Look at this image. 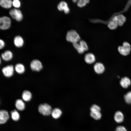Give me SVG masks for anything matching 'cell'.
<instances>
[{
	"label": "cell",
	"mask_w": 131,
	"mask_h": 131,
	"mask_svg": "<svg viewBox=\"0 0 131 131\" xmlns=\"http://www.w3.org/2000/svg\"><path fill=\"white\" fill-rule=\"evenodd\" d=\"M12 4L14 7L18 8L20 6L21 3L18 0H14L12 1Z\"/></svg>",
	"instance_id": "cell-29"
},
{
	"label": "cell",
	"mask_w": 131,
	"mask_h": 131,
	"mask_svg": "<svg viewBox=\"0 0 131 131\" xmlns=\"http://www.w3.org/2000/svg\"><path fill=\"white\" fill-rule=\"evenodd\" d=\"M114 118L115 121L118 123L122 122L123 120L124 116L123 113L120 111H117L115 113Z\"/></svg>",
	"instance_id": "cell-17"
},
{
	"label": "cell",
	"mask_w": 131,
	"mask_h": 131,
	"mask_svg": "<svg viewBox=\"0 0 131 131\" xmlns=\"http://www.w3.org/2000/svg\"><path fill=\"white\" fill-rule=\"evenodd\" d=\"M89 2V0H78L77 4L78 7L82 8L85 6Z\"/></svg>",
	"instance_id": "cell-26"
},
{
	"label": "cell",
	"mask_w": 131,
	"mask_h": 131,
	"mask_svg": "<svg viewBox=\"0 0 131 131\" xmlns=\"http://www.w3.org/2000/svg\"><path fill=\"white\" fill-rule=\"evenodd\" d=\"M32 97L31 92L28 90H25L23 92L22 94L23 99L26 101H28L30 100Z\"/></svg>",
	"instance_id": "cell-19"
},
{
	"label": "cell",
	"mask_w": 131,
	"mask_h": 131,
	"mask_svg": "<svg viewBox=\"0 0 131 131\" xmlns=\"http://www.w3.org/2000/svg\"><path fill=\"white\" fill-rule=\"evenodd\" d=\"M120 83L122 87L126 88L130 85L131 81L128 78L125 77L122 78L120 81Z\"/></svg>",
	"instance_id": "cell-16"
},
{
	"label": "cell",
	"mask_w": 131,
	"mask_h": 131,
	"mask_svg": "<svg viewBox=\"0 0 131 131\" xmlns=\"http://www.w3.org/2000/svg\"><path fill=\"white\" fill-rule=\"evenodd\" d=\"M118 25L117 16H114L108 23V26L110 29L113 30L116 29Z\"/></svg>",
	"instance_id": "cell-13"
},
{
	"label": "cell",
	"mask_w": 131,
	"mask_h": 131,
	"mask_svg": "<svg viewBox=\"0 0 131 131\" xmlns=\"http://www.w3.org/2000/svg\"><path fill=\"white\" fill-rule=\"evenodd\" d=\"M62 114V112L60 109L55 108L52 110L51 114L54 118L57 119L60 117Z\"/></svg>",
	"instance_id": "cell-20"
},
{
	"label": "cell",
	"mask_w": 131,
	"mask_h": 131,
	"mask_svg": "<svg viewBox=\"0 0 131 131\" xmlns=\"http://www.w3.org/2000/svg\"><path fill=\"white\" fill-rule=\"evenodd\" d=\"M124 98L126 103L131 104V91L127 92L124 95Z\"/></svg>",
	"instance_id": "cell-28"
},
{
	"label": "cell",
	"mask_w": 131,
	"mask_h": 131,
	"mask_svg": "<svg viewBox=\"0 0 131 131\" xmlns=\"http://www.w3.org/2000/svg\"><path fill=\"white\" fill-rule=\"evenodd\" d=\"M131 50L130 44L127 42H125L123 43L122 46H119L118 50L119 53L123 56H126L130 53Z\"/></svg>",
	"instance_id": "cell-4"
},
{
	"label": "cell",
	"mask_w": 131,
	"mask_h": 131,
	"mask_svg": "<svg viewBox=\"0 0 131 131\" xmlns=\"http://www.w3.org/2000/svg\"><path fill=\"white\" fill-rule=\"evenodd\" d=\"M79 43L85 51L88 50L89 49L87 43L85 41L82 40H81Z\"/></svg>",
	"instance_id": "cell-27"
},
{
	"label": "cell",
	"mask_w": 131,
	"mask_h": 131,
	"mask_svg": "<svg viewBox=\"0 0 131 131\" xmlns=\"http://www.w3.org/2000/svg\"><path fill=\"white\" fill-rule=\"evenodd\" d=\"M73 45L74 48L79 54H82L85 51L82 48L79 42L73 43Z\"/></svg>",
	"instance_id": "cell-23"
},
{
	"label": "cell",
	"mask_w": 131,
	"mask_h": 131,
	"mask_svg": "<svg viewBox=\"0 0 131 131\" xmlns=\"http://www.w3.org/2000/svg\"><path fill=\"white\" fill-rule=\"evenodd\" d=\"M11 117L12 119L15 121H17L19 120L20 116L19 114L16 110H14L11 112Z\"/></svg>",
	"instance_id": "cell-24"
},
{
	"label": "cell",
	"mask_w": 131,
	"mask_h": 131,
	"mask_svg": "<svg viewBox=\"0 0 131 131\" xmlns=\"http://www.w3.org/2000/svg\"><path fill=\"white\" fill-rule=\"evenodd\" d=\"M30 66L32 70L35 71H39L42 68L41 62L39 60L35 59L32 60L30 64Z\"/></svg>",
	"instance_id": "cell-8"
},
{
	"label": "cell",
	"mask_w": 131,
	"mask_h": 131,
	"mask_svg": "<svg viewBox=\"0 0 131 131\" xmlns=\"http://www.w3.org/2000/svg\"><path fill=\"white\" fill-rule=\"evenodd\" d=\"M57 8L59 11H63L66 14H68L70 12V9L68 4L64 1L60 2L57 5Z\"/></svg>",
	"instance_id": "cell-7"
},
{
	"label": "cell",
	"mask_w": 131,
	"mask_h": 131,
	"mask_svg": "<svg viewBox=\"0 0 131 131\" xmlns=\"http://www.w3.org/2000/svg\"><path fill=\"white\" fill-rule=\"evenodd\" d=\"M5 46V42L3 40L1 39L0 40V48L2 49Z\"/></svg>",
	"instance_id": "cell-31"
},
{
	"label": "cell",
	"mask_w": 131,
	"mask_h": 131,
	"mask_svg": "<svg viewBox=\"0 0 131 131\" xmlns=\"http://www.w3.org/2000/svg\"><path fill=\"white\" fill-rule=\"evenodd\" d=\"M93 69L95 72L98 74L102 73L105 70L103 64L100 62L96 63L94 65Z\"/></svg>",
	"instance_id": "cell-12"
},
{
	"label": "cell",
	"mask_w": 131,
	"mask_h": 131,
	"mask_svg": "<svg viewBox=\"0 0 131 131\" xmlns=\"http://www.w3.org/2000/svg\"><path fill=\"white\" fill-rule=\"evenodd\" d=\"M12 1L11 0H0V4L2 7L5 8H9L12 5Z\"/></svg>",
	"instance_id": "cell-21"
},
{
	"label": "cell",
	"mask_w": 131,
	"mask_h": 131,
	"mask_svg": "<svg viewBox=\"0 0 131 131\" xmlns=\"http://www.w3.org/2000/svg\"><path fill=\"white\" fill-rule=\"evenodd\" d=\"M84 60L87 63L92 64L95 61V57L93 54L91 53H88L85 55Z\"/></svg>",
	"instance_id": "cell-10"
},
{
	"label": "cell",
	"mask_w": 131,
	"mask_h": 131,
	"mask_svg": "<svg viewBox=\"0 0 131 131\" xmlns=\"http://www.w3.org/2000/svg\"><path fill=\"white\" fill-rule=\"evenodd\" d=\"M115 131H127L125 128L122 126H119L117 127Z\"/></svg>",
	"instance_id": "cell-30"
},
{
	"label": "cell",
	"mask_w": 131,
	"mask_h": 131,
	"mask_svg": "<svg viewBox=\"0 0 131 131\" xmlns=\"http://www.w3.org/2000/svg\"><path fill=\"white\" fill-rule=\"evenodd\" d=\"M78 0H72L73 2L74 3H76L77 2Z\"/></svg>",
	"instance_id": "cell-32"
},
{
	"label": "cell",
	"mask_w": 131,
	"mask_h": 131,
	"mask_svg": "<svg viewBox=\"0 0 131 131\" xmlns=\"http://www.w3.org/2000/svg\"><path fill=\"white\" fill-rule=\"evenodd\" d=\"M15 69L16 72L18 74H21L23 73L25 71V67L22 64L18 63L15 66Z\"/></svg>",
	"instance_id": "cell-22"
},
{
	"label": "cell",
	"mask_w": 131,
	"mask_h": 131,
	"mask_svg": "<svg viewBox=\"0 0 131 131\" xmlns=\"http://www.w3.org/2000/svg\"><path fill=\"white\" fill-rule=\"evenodd\" d=\"M9 116L7 111L4 110L0 111V123L2 124L5 123L8 119Z\"/></svg>",
	"instance_id": "cell-11"
},
{
	"label": "cell",
	"mask_w": 131,
	"mask_h": 131,
	"mask_svg": "<svg viewBox=\"0 0 131 131\" xmlns=\"http://www.w3.org/2000/svg\"><path fill=\"white\" fill-rule=\"evenodd\" d=\"M11 24V19L8 17L4 16L0 17V28L1 29L4 30L8 29Z\"/></svg>",
	"instance_id": "cell-5"
},
{
	"label": "cell",
	"mask_w": 131,
	"mask_h": 131,
	"mask_svg": "<svg viewBox=\"0 0 131 131\" xmlns=\"http://www.w3.org/2000/svg\"><path fill=\"white\" fill-rule=\"evenodd\" d=\"M117 16L118 25L121 26L123 25L126 20L125 17L122 14H119Z\"/></svg>",
	"instance_id": "cell-25"
},
{
	"label": "cell",
	"mask_w": 131,
	"mask_h": 131,
	"mask_svg": "<svg viewBox=\"0 0 131 131\" xmlns=\"http://www.w3.org/2000/svg\"><path fill=\"white\" fill-rule=\"evenodd\" d=\"M14 42L15 45L18 48L22 46L24 43V41L23 38L20 36L18 35L15 37Z\"/></svg>",
	"instance_id": "cell-14"
},
{
	"label": "cell",
	"mask_w": 131,
	"mask_h": 131,
	"mask_svg": "<svg viewBox=\"0 0 131 131\" xmlns=\"http://www.w3.org/2000/svg\"><path fill=\"white\" fill-rule=\"evenodd\" d=\"M2 59L6 61H8L11 60L13 57V54L10 50H7L1 54Z\"/></svg>",
	"instance_id": "cell-15"
},
{
	"label": "cell",
	"mask_w": 131,
	"mask_h": 131,
	"mask_svg": "<svg viewBox=\"0 0 131 131\" xmlns=\"http://www.w3.org/2000/svg\"><path fill=\"white\" fill-rule=\"evenodd\" d=\"M90 116L96 120L100 119L101 116L100 113V107L98 105L94 104L90 108Z\"/></svg>",
	"instance_id": "cell-3"
},
{
	"label": "cell",
	"mask_w": 131,
	"mask_h": 131,
	"mask_svg": "<svg viewBox=\"0 0 131 131\" xmlns=\"http://www.w3.org/2000/svg\"><path fill=\"white\" fill-rule=\"evenodd\" d=\"M9 14L13 18L17 21H20L23 19V14L19 9L16 8L12 9L10 10Z\"/></svg>",
	"instance_id": "cell-6"
},
{
	"label": "cell",
	"mask_w": 131,
	"mask_h": 131,
	"mask_svg": "<svg viewBox=\"0 0 131 131\" xmlns=\"http://www.w3.org/2000/svg\"><path fill=\"white\" fill-rule=\"evenodd\" d=\"M15 105L16 108L20 111L23 110L25 108V104L21 99H19L16 100Z\"/></svg>",
	"instance_id": "cell-18"
},
{
	"label": "cell",
	"mask_w": 131,
	"mask_h": 131,
	"mask_svg": "<svg viewBox=\"0 0 131 131\" xmlns=\"http://www.w3.org/2000/svg\"><path fill=\"white\" fill-rule=\"evenodd\" d=\"M66 39L67 41L73 44L79 42L81 40V38L79 34L75 30L71 29L67 32Z\"/></svg>",
	"instance_id": "cell-1"
},
{
	"label": "cell",
	"mask_w": 131,
	"mask_h": 131,
	"mask_svg": "<svg viewBox=\"0 0 131 131\" xmlns=\"http://www.w3.org/2000/svg\"><path fill=\"white\" fill-rule=\"evenodd\" d=\"M14 69L12 65H8L3 67L2 69V72L6 77H9L13 74Z\"/></svg>",
	"instance_id": "cell-9"
},
{
	"label": "cell",
	"mask_w": 131,
	"mask_h": 131,
	"mask_svg": "<svg viewBox=\"0 0 131 131\" xmlns=\"http://www.w3.org/2000/svg\"><path fill=\"white\" fill-rule=\"evenodd\" d=\"M38 110L40 113L44 116L49 115L51 114L52 111L51 106L46 103L40 104Z\"/></svg>",
	"instance_id": "cell-2"
}]
</instances>
